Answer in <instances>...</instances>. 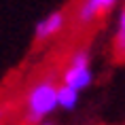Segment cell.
I'll use <instances>...</instances> for the list:
<instances>
[{"mask_svg": "<svg viewBox=\"0 0 125 125\" xmlns=\"http://www.w3.org/2000/svg\"><path fill=\"white\" fill-rule=\"evenodd\" d=\"M89 62L91 59H89V51L87 49H79L76 53H72L66 70L62 72V83L76 89V91H85L87 87H91L93 70H91Z\"/></svg>", "mask_w": 125, "mask_h": 125, "instance_id": "2", "label": "cell"}, {"mask_svg": "<svg viewBox=\"0 0 125 125\" xmlns=\"http://www.w3.org/2000/svg\"><path fill=\"white\" fill-rule=\"evenodd\" d=\"M112 55L117 62H125V7L119 11L117 17V32L112 38Z\"/></svg>", "mask_w": 125, "mask_h": 125, "instance_id": "5", "label": "cell"}, {"mask_svg": "<svg viewBox=\"0 0 125 125\" xmlns=\"http://www.w3.org/2000/svg\"><path fill=\"white\" fill-rule=\"evenodd\" d=\"M4 117H7V108L0 104V125H2V121H4Z\"/></svg>", "mask_w": 125, "mask_h": 125, "instance_id": "7", "label": "cell"}, {"mask_svg": "<svg viewBox=\"0 0 125 125\" xmlns=\"http://www.w3.org/2000/svg\"><path fill=\"white\" fill-rule=\"evenodd\" d=\"M64 28H66V13L64 11H53V13L45 15L36 23V28H34V40L36 42H47L53 36H57Z\"/></svg>", "mask_w": 125, "mask_h": 125, "instance_id": "4", "label": "cell"}, {"mask_svg": "<svg viewBox=\"0 0 125 125\" xmlns=\"http://www.w3.org/2000/svg\"><path fill=\"white\" fill-rule=\"evenodd\" d=\"M40 125H53V123H47V121H42V123H40Z\"/></svg>", "mask_w": 125, "mask_h": 125, "instance_id": "8", "label": "cell"}, {"mask_svg": "<svg viewBox=\"0 0 125 125\" xmlns=\"http://www.w3.org/2000/svg\"><path fill=\"white\" fill-rule=\"evenodd\" d=\"M79 93L76 89H72V87H68V85H59L57 89V104L59 108H64V110H74L76 108V104H79Z\"/></svg>", "mask_w": 125, "mask_h": 125, "instance_id": "6", "label": "cell"}, {"mask_svg": "<svg viewBox=\"0 0 125 125\" xmlns=\"http://www.w3.org/2000/svg\"><path fill=\"white\" fill-rule=\"evenodd\" d=\"M115 4H117V0H81L74 11V23L79 28L91 26L98 17L106 15Z\"/></svg>", "mask_w": 125, "mask_h": 125, "instance_id": "3", "label": "cell"}, {"mask_svg": "<svg viewBox=\"0 0 125 125\" xmlns=\"http://www.w3.org/2000/svg\"><path fill=\"white\" fill-rule=\"evenodd\" d=\"M57 89L59 85L49 76L32 83V87L26 93V121L30 125H40L51 112L59 108Z\"/></svg>", "mask_w": 125, "mask_h": 125, "instance_id": "1", "label": "cell"}]
</instances>
